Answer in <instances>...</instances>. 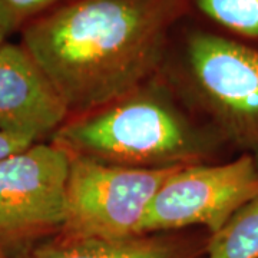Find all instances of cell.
I'll return each mask as SVG.
<instances>
[{"mask_svg": "<svg viewBox=\"0 0 258 258\" xmlns=\"http://www.w3.org/2000/svg\"><path fill=\"white\" fill-rule=\"evenodd\" d=\"M255 195L258 162L248 154L225 162L181 166L155 194L144 221V234L203 227L212 235Z\"/></svg>", "mask_w": 258, "mask_h": 258, "instance_id": "5", "label": "cell"}, {"mask_svg": "<svg viewBox=\"0 0 258 258\" xmlns=\"http://www.w3.org/2000/svg\"><path fill=\"white\" fill-rule=\"evenodd\" d=\"M30 145H33V142L29 141V139L0 132V159L13 155L16 152H20V151L26 149Z\"/></svg>", "mask_w": 258, "mask_h": 258, "instance_id": "12", "label": "cell"}, {"mask_svg": "<svg viewBox=\"0 0 258 258\" xmlns=\"http://www.w3.org/2000/svg\"><path fill=\"white\" fill-rule=\"evenodd\" d=\"M175 169H139L69 157L66 212L57 235L95 240L147 235L148 208Z\"/></svg>", "mask_w": 258, "mask_h": 258, "instance_id": "4", "label": "cell"}, {"mask_svg": "<svg viewBox=\"0 0 258 258\" xmlns=\"http://www.w3.org/2000/svg\"><path fill=\"white\" fill-rule=\"evenodd\" d=\"M204 28L258 50V0H186Z\"/></svg>", "mask_w": 258, "mask_h": 258, "instance_id": "9", "label": "cell"}, {"mask_svg": "<svg viewBox=\"0 0 258 258\" xmlns=\"http://www.w3.org/2000/svg\"><path fill=\"white\" fill-rule=\"evenodd\" d=\"M69 0H0V32L8 36Z\"/></svg>", "mask_w": 258, "mask_h": 258, "instance_id": "11", "label": "cell"}, {"mask_svg": "<svg viewBox=\"0 0 258 258\" xmlns=\"http://www.w3.org/2000/svg\"><path fill=\"white\" fill-rule=\"evenodd\" d=\"M69 155L36 142L0 159V247L60 232Z\"/></svg>", "mask_w": 258, "mask_h": 258, "instance_id": "6", "label": "cell"}, {"mask_svg": "<svg viewBox=\"0 0 258 258\" xmlns=\"http://www.w3.org/2000/svg\"><path fill=\"white\" fill-rule=\"evenodd\" d=\"M178 53L208 125L258 162L257 49L195 26L182 33Z\"/></svg>", "mask_w": 258, "mask_h": 258, "instance_id": "3", "label": "cell"}, {"mask_svg": "<svg viewBox=\"0 0 258 258\" xmlns=\"http://www.w3.org/2000/svg\"><path fill=\"white\" fill-rule=\"evenodd\" d=\"M162 72L119 99L68 119L52 144L69 157L139 169L211 162L227 144L176 105Z\"/></svg>", "mask_w": 258, "mask_h": 258, "instance_id": "2", "label": "cell"}, {"mask_svg": "<svg viewBox=\"0 0 258 258\" xmlns=\"http://www.w3.org/2000/svg\"><path fill=\"white\" fill-rule=\"evenodd\" d=\"M204 258H258V195L210 235Z\"/></svg>", "mask_w": 258, "mask_h": 258, "instance_id": "10", "label": "cell"}, {"mask_svg": "<svg viewBox=\"0 0 258 258\" xmlns=\"http://www.w3.org/2000/svg\"><path fill=\"white\" fill-rule=\"evenodd\" d=\"M5 40H6V36H5V35H3V33L0 32V45H2V43H3Z\"/></svg>", "mask_w": 258, "mask_h": 258, "instance_id": "14", "label": "cell"}, {"mask_svg": "<svg viewBox=\"0 0 258 258\" xmlns=\"http://www.w3.org/2000/svg\"><path fill=\"white\" fill-rule=\"evenodd\" d=\"M186 15V0H69L29 23L22 46L81 115L161 74Z\"/></svg>", "mask_w": 258, "mask_h": 258, "instance_id": "1", "label": "cell"}, {"mask_svg": "<svg viewBox=\"0 0 258 258\" xmlns=\"http://www.w3.org/2000/svg\"><path fill=\"white\" fill-rule=\"evenodd\" d=\"M69 109L42 68L22 45H0V132L33 144L53 135Z\"/></svg>", "mask_w": 258, "mask_h": 258, "instance_id": "7", "label": "cell"}, {"mask_svg": "<svg viewBox=\"0 0 258 258\" xmlns=\"http://www.w3.org/2000/svg\"><path fill=\"white\" fill-rule=\"evenodd\" d=\"M0 258H8V255H6V252H5V249L0 247Z\"/></svg>", "mask_w": 258, "mask_h": 258, "instance_id": "13", "label": "cell"}, {"mask_svg": "<svg viewBox=\"0 0 258 258\" xmlns=\"http://www.w3.org/2000/svg\"><path fill=\"white\" fill-rule=\"evenodd\" d=\"M210 235L162 232L126 240L68 238L56 235L29 258H204Z\"/></svg>", "mask_w": 258, "mask_h": 258, "instance_id": "8", "label": "cell"}]
</instances>
